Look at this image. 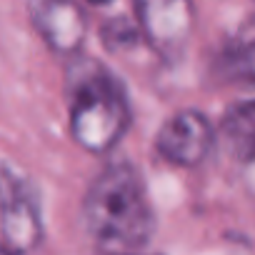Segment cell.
<instances>
[{
    "mask_svg": "<svg viewBox=\"0 0 255 255\" xmlns=\"http://www.w3.org/2000/svg\"><path fill=\"white\" fill-rule=\"evenodd\" d=\"M83 223L108 255L143 250L155 233V213L140 170L130 163L105 165L83 198Z\"/></svg>",
    "mask_w": 255,
    "mask_h": 255,
    "instance_id": "obj_1",
    "label": "cell"
},
{
    "mask_svg": "<svg viewBox=\"0 0 255 255\" xmlns=\"http://www.w3.org/2000/svg\"><path fill=\"white\" fill-rule=\"evenodd\" d=\"M65 95L73 140L85 153H110L130 128L133 113L125 85L100 60L75 55L65 73Z\"/></svg>",
    "mask_w": 255,
    "mask_h": 255,
    "instance_id": "obj_2",
    "label": "cell"
},
{
    "mask_svg": "<svg viewBox=\"0 0 255 255\" xmlns=\"http://www.w3.org/2000/svg\"><path fill=\"white\" fill-rule=\"evenodd\" d=\"M0 238L18 255L35 250L43 240L38 193L33 183L5 160H0Z\"/></svg>",
    "mask_w": 255,
    "mask_h": 255,
    "instance_id": "obj_3",
    "label": "cell"
},
{
    "mask_svg": "<svg viewBox=\"0 0 255 255\" xmlns=\"http://www.w3.org/2000/svg\"><path fill=\"white\" fill-rule=\"evenodd\" d=\"M140 38L165 63H178L195 28L193 0H130Z\"/></svg>",
    "mask_w": 255,
    "mask_h": 255,
    "instance_id": "obj_4",
    "label": "cell"
},
{
    "mask_svg": "<svg viewBox=\"0 0 255 255\" xmlns=\"http://www.w3.org/2000/svg\"><path fill=\"white\" fill-rule=\"evenodd\" d=\"M218 145V130L200 110L173 113L155 133V153L175 168H195L205 163Z\"/></svg>",
    "mask_w": 255,
    "mask_h": 255,
    "instance_id": "obj_5",
    "label": "cell"
},
{
    "mask_svg": "<svg viewBox=\"0 0 255 255\" xmlns=\"http://www.w3.org/2000/svg\"><path fill=\"white\" fill-rule=\"evenodd\" d=\"M28 18L53 53L65 58L80 55L88 35V18L75 0H28Z\"/></svg>",
    "mask_w": 255,
    "mask_h": 255,
    "instance_id": "obj_6",
    "label": "cell"
},
{
    "mask_svg": "<svg viewBox=\"0 0 255 255\" xmlns=\"http://www.w3.org/2000/svg\"><path fill=\"white\" fill-rule=\"evenodd\" d=\"M220 148L238 163H255V98L233 105L220 128H218Z\"/></svg>",
    "mask_w": 255,
    "mask_h": 255,
    "instance_id": "obj_7",
    "label": "cell"
},
{
    "mask_svg": "<svg viewBox=\"0 0 255 255\" xmlns=\"http://www.w3.org/2000/svg\"><path fill=\"white\" fill-rule=\"evenodd\" d=\"M218 70L225 80L255 88V25L243 28L220 53Z\"/></svg>",
    "mask_w": 255,
    "mask_h": 255,
    "instance_id": "obj_8",
    "label": "cell"
},
{
    "mask_svg": "<svg viewBox=\"0 0 255 255\" xmlns=\"http://www.w3.org/2000/svg\"><path fill=\"white\" fill-rule=\"evenodd\" d=\"M88 3H93V5H108V3H113V0H88Z\"/></svg>",
    "mask_w": 255,
    "mask_h": 255,
    "instance_id": "obj_9",
    "label": "cell"
},
{
    "mask_svg": "<svg viewBox=\"0 0 255 255\" xmlns=\"http://www.w3.org/2000/svg\"><path fill=\"white\" fill-rule=\"evenodd\" d=\"M0 255H18V253H13V250H8L5 245H0Z\"/></svg>",
    "mask_w": 255,
    "mask_h": 255,
    "instance_id": "obj_10",
    "label": "cell"
},
{
    "mask_svg": "<svg viewBox=\"0 0 255 255\" xmlns=\"http://www.w3.org/2000/svg\"><path fill=\"white\" fill-rule=\"evenodd\" d=\"M253 3H255V0H253Z\"/></svg>",
    "mask_w": 255,
    "mask_h": 255,
    "instance_id": "obj_11",
    "label": "cell"
}]
</instances>
